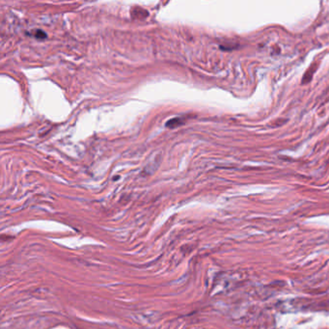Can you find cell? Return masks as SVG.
<instances>
[{
	"instance_id": "2",
	"label": "cell",
	"mask_w": 329,
	"mask_h": 329,
	"mask_svg": "<svg viewBox=\"0 0 329 329\" xmlns=\"http://www.w3.org/2000/svg\"><path fill=\"white\" fill-rule=\"evenodd\" d=\"M35 37L37 39H40V40H43L45 37H47V35L42 31V30H37L36 31V34H35Z\"/></svg>"
},
{
	"instance_id": "1",
	"label": "cell",
	"mask_w": 329,
	"mask_h": 329,
	"mask_svg": "<svg viewBox=\"0 0 329 329\" xmlns=\"http://www.w3.org/2000/svg\"><path fill=\"white\" fill-rule=\"evenodd\" d=\"M183 124V122H181V120L180 118H174V119L167 122L166 127H168V128H175L177 126H180V124Z\"/></svg>"
}]
</instances>
